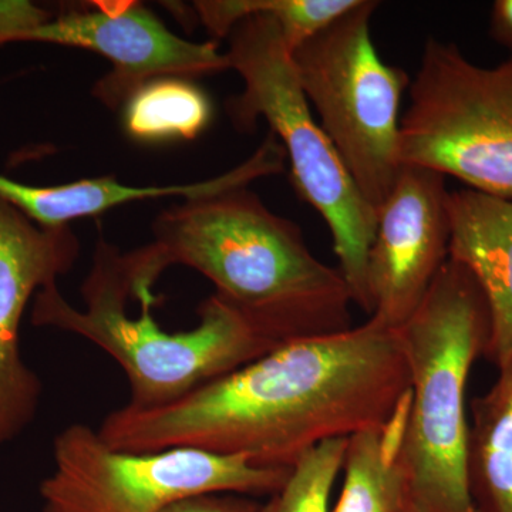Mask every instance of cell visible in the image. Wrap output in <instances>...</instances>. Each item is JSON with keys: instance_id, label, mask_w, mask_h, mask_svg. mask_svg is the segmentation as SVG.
Here are the masks:
<instances>
[{"instance_id": "obj_1", "label": "cell", "mask_w": 512, "mask_h": 512, "mask_svg": "<svg viewBox=\"0 0 512 512\" xmlns=\"http://www.w3.org/2000/svg\"><path fill=\"white\" fill-rule=\"evenodd\" d=\"M409 397L399 330L369 319L338 335L286 343L164 406L126 404L97 431L121 451L198 448L292 468L323 441L387 429Z\"/></svg>"}, {"instance_id": "obj_2", "label": "cell", "mask_w": 512, "mask_h": 512, "mask_svg": "<svg viewBox=\"0 0 512 512\" xmlns=\"http://www.w3.org/2000/svg\"><path fill=\"white\" fill-rule=\"evenodd\" d=\"M153 231L150 245L121 254L131 295L151 291L168 266L184 265L275 345L353 328L352 293L339 269L319 261L298 225L248 187L173 205Z\"/></svg>"}, {"instance_id": "obj_3", "label": "cell", "mask_w": 512, "mask_h": 512, "mask_svg": "<svg viewBox=\"0 0 512 512\" xmlns=\"http://www.w3.org/2000/svg\"><path fill=\"white\" fill-rule=\"evenodd\" d=\"M490 312L466 266L448 259L399 329L410 397L396 451L404 512H476L467 481V384L485 356Z\"/></svg>"}, {"instance_id": "obj_4", "label": "cell", "mask_w": 512, "mask_h": 512, "mask_svg": "<svg viewBox=\"0 0 512 512\" xmlns=\"http://www.w3.org/2000/svg\"><path fill=\"white\" fill-rule=\"evenodd\" d=\"M120 255L101 238L82 286L84 308H74L52 284L36 293L32 323L82 336L113 357L130 383L131 407L175 402L279 348L215 293L198 308L200 323L194 329L161 328L151 315L156 302L151 291L134 295L141 305L134 318L127 311L131 292Z\"/></svg>"}, {"instance_id": "obj_5", "label": "cell", "mask_w": 512, "mask_h": 512, "mask_svg": "<svg viewBox=\"0 0 512 512\" xmlns=\"http://www.w3.org/2000/svg\"><path fill=\"white\" fill-rule=\"evenodd\" d=\"M228 40L229 70L244 80L242 93L227 103L232 123L241 131L254 130L259 117L269 124L291 163L293 187L328 225L353 305L370 315L367 256L376 234V212L313 119L276 20L251 13L231 30Z\"/></svg>"}, {"instance_id": "obj_6", "label": "cell", "mask_w": 512, "mask_h": 512, "mask_svg": "<svg viewBox=\"0 0 512 512\" xmlns=\"http://www.w3.org/2000/svg\"><path fill=\"white\" fill-rule=\"evenodd\" d=\"M379 2L357 0L291 53L306 99L357 190L379 212L392 192L399 156L400 104L412 80L384 62L370 36Z\"/></svg>"}, {"instance_id": "obj_7", "label": "cell", "mask_w": 512, "mask_h": 512, "mask_svg": "<svg viewBox=\"0 0 512 512\" xmlns=\"http://www.w3.org/2000/svg\"><path fill=\"white\" fill-rule=\"evenodd\" d=\"M409 89L400 163L512 200V57L485 69L430 39Z\"/></svg>"}, {"instance_id": "obj_8", "label": "cell", "mask_w": 512, "mask_h": 512, "mask_svg": "<svg viewBox=\"0 0 512 512\" xmlns=\"http://www.w3.org/2000/svg\"><path fill=\"white\" fill-rule=\"evenodd\" d=\"M53 458L55 470L40 484L43 512H160L175 501L210 493L272 497L292 470L198 448L116 450L82 423L57 434Z\"/></svg>"}, {"instance_id": "obj_9", "label": "cell", "mask_w": 512, "mask_h": 512, "mask_svg": "<svg viewBox=\"0 0 512 512\" xmlns=\"http://www.w3.org/2000/svg\"><path fill=\"white\" fill-rule=\"evenodd\" d=\"M19 42L52 43L90 50L113 66L93 89L111 110L126 106L146 84L160 79L208 76L229 70L217 43H192L165 28L137 3H99L73 10L29 30Z\"/></svg>"}, {"instance_id": "obj_10", "label": "cell", "mask_w": 512, "mask_h": 512, "mask_svg": "<svg viewBox=\"0 0 512 512\" xmlns=\"http://www.w3.org/2000/svg\"><path fill=\"white\" fill-rule=\"evenodd\" d=\"M446 177L403 165L382 208L367 256L370 320L399 330L450 259Z\"/></svg>"}, {"instance_id": "obj_11", "label": "cell", "mask_w": 512, "mask_h": 512, "mask_svg": "<svg viewBox=\"0 0 512 512\" xmlns=\"http://www.w3.org/2000/svg\"><path fill=\"white\" fill-rule=\"evenodd\" d=\"M79 249L69 225L40 227L0 198V446L32 423L42 394L20 350L23 315L33 295L70 271Z\"/></svg>"}, {"instance_id": "obj_12", "label": "cell", "mask_w": 512, "mask_h": 512, "mask_svg": "<svg viewBox=\"0 0 512 512\" xmlns=\"http://www.w3.org/2000/svg\"><path fill=\"white\" fill-rule=\"evenodd\" d=\"M286 154L274 134L244 163L228 173L194 184L167 187H131L111 177L87 178L74 183L36 187L0 175V198L22 211L29 220L45 228L66 227L76 218L103 214L127 202L160 197H204L231 188L248 187L258 178L281 174Z\"/></svg>"}, {"instance_id": "obj_13", "label": "cell", "mask_w": 512, "mask_h": 512, "mask_svg": "<svg viewBox=\"0 0 512 512\" xmlns=\"http://www.w3.org/2000/svg\"><path fill=\"white\" fill-rule=\"evenodd\" d=\"M450 259L466 266L490 312L485 359L512 356V200L464 188L448 195Z\"/></svg>"}, {"instance_id": "obj_14", "label": "cell", "mask_w": 512, "mask_h": 512, "mask_svg": "<svg viewBox=\"0 0 512 512\" xmlns=\"http://www.w3.org/2000/svg\"><path fill=\"white\" fill-rule=\"evenodd\" d=\"M467 481L476 512H512V356L471 400Z\"/></svg>"}, {"instance_id": "obj_15", "label": "cell", "mask_w": 512, "mask_h": 512, "mask_svg": "<svg viewBox=\"0 0 512 512\" xmlns=\"http://www.w3.org/2000/svg\"><path fill=\"white\" fill-rule=\"evenodd\" d=\"M406 410L387 429L350 436L342 493L332 512H404V478L396 451Z\"/></svg>"}, {"instance_id": "obj_16", "label": "cell", "mask_w": 512, "mask_h": 512, "mask_svg": "<svg viewBox=\"0 0 512 512\" xmlns=\"http://www.w3.org/2000/svg\"><path fill=\"white\" fill-rule=\"evenodd\" d=\"M211 104L185 79H160L141 87L124 106L128 133L141 140L194 138L207 126Z\"/></svg>"}, {"instance_id": "obj_17", "label": "cell", "mask_w": 512, "mask_h": 512, "mask_svg": "<svg viewBox=\"0 0 512 512\" xmlns=\"http://www.w3.org/2000/svg\"><path fill=\"white\" fill-rule=\"evenodd\" d=\"M357 0H204L194 8L212 36L228 37L241 20L254 12L266 13L276 20L288 49L303 45L318 35L339 16L356 5Z\"/></svg>"}, {"instance_id": "obj_18", "label": "cell", "mask_w": 512, "mask_h": 512, "mask_svg": "<svg viewBox=\"0 0 512 512\" xmlns=\"http://www.w3.org/2000/svg\"><path fill=\"white\" fill-rule=\"evenodd\" d=\"M348 441L349 437L326 440L306 451L261 512H330V493L343 468Z\"/></svg>"}, {"instance_id": "obj_19", "label": "cell", "mask_w": 512, "mask_h": 512, "mask_svg": "<svg viewBox=\"0 0 512 512\" xmlns=\"http://www.w3.org/2000/svg\"><path fill=\"white\" fill-rule=\"evenodd\" d=\"M50 18L49 13L25 0H0V45L20 37Z\"/></svg>"}, {"instance_id": "obj_20", "label": "cell", "mask_w": 512, "mask_h": 512, "mask_svg": "<svg viewBox=\"0 0 512 512\" xmlns=\"http://www.w3.org/2000/svg\"><path fill=\"white\" fill-rule=\"evenodd\" d=\"M262 505L248 495L197 494L175 501L160 512H261Z\"/></svg>"}, {"instance_id": "obj_21", "label": "cell", "mask_w": 512, "mask_h": 512, "mask_svg": "<svg viewBox=\"0 0 512 512\" xmlns=\"http://www.w3.org/2000/svg\"><path fill=\"white\" fill-rule=\"evenodd\" d=\"M490 32L495 42L512 50V0H497L494 3Z\"/></svg>"}]
</instances>
